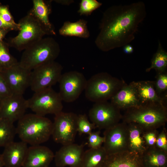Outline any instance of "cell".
<instances>
[{"label":"cell","mask_w":167,"mask_h":167,"mask_svg":"<svg viewBox=\"0 0 167 167\" xmlns=\"http://www.w3.org/2000/svg\"><path fill=\"white\" fill-rule=\"evenodd\" d=\"M146 14L142 2L110 6L103 14L95 41L96 46L106 52L128 44Z\"/></svg>","instance_id":"6da1fadb"},{"label":"cell","mask_w":167,"mask_h":167,"mask_svg":"<svg viewBox=\"0 0 167 167\" xmlns=\"http://www.w3.org/2000/svg\"><path fill=\"white\" fill-rule=\"evenodd\" d=\"M122 119L127 124H138L145 131L157 130L167 122V105L154 103L130 108L125 110Z\"/></svg>","instance_id":"7a4b0ae2"},{"label":"cell","mask_w":167,"mask_h":167,"mask_svg":"<svg viewBox=\"0 0 167 167\" xmlns=\"http://www.w3.org/2000/svg\"><path fill=\"white\" fill-rule=\"evenodd\" d=\"M53 122L49 118L34 114H25L18 121L16 133L22 141L31 146L40 145L51 136Z\"/></svg>","instance_id":"3957f363"},{"label":"cell","mask_w":167,"mask_h":167,"mask_svg":"<svg viewBox=\"0 0 167 167\" xmlns=\"http://www.w3.org/2000/svg\"><path fill=\"white\" fill-rule=\"evenodd\" d=\"M60 52L59 45L53 38H43L23 51L19 63L24 68L32 71L55 61Z\"/></svg>","instance_id":"277c9868"},{"label":"cell","mask_w":167,"mask_h":167,"mask_svg":"<svg viewBox=\"0 0 167 167\" xmlns=\"http://www.w3.org/2000/svg\"><path fill=\"white\" fill-rule=\"evenodd\" d=\"M126 84L123 80L108 73H99L87 80L85 96L88 100L94 103L107 101Z\"/></svg>","instance_id":"5b68a950"},{"label":"cell","mask_w":167,"mask_h":167,"mask_svg":"<svg viewBox=\"0 0 167 167\" xmlns=\"http://www.w3.org/2000/svg\"><path fill=\"white\" fill-rule=\"evenodd\" d=\"M18 23L19 27L18 34L9 38L6 43L9 47L19 51H24L46 35L38 22L28 13Z\"/></svg>","instance_id":"8992f818"},{"label":"cell","mask_w":167,"mask_h":167,"mask_svg":"<svg viewBox=\"0 0 167 167\" xmlns=\"http://www.w3.org/2000/svg\"><path fill=\"white\" fill-rule=\"evenodd\" d=\"M27 100L28 108L35 113L45 116L48 114L54 115L62 111L63 106L58 92L51 88L34 92Z\"/></svg>","instance_id":"52a82bcc"},{"label":"cell","mask_w":167,"mask_h":167,"mask_svg":"<svg viewBox=\"0 0 167 167\" xmlns=\"http://www.w3.org/2000/svg\"><path fill=\"white\" fill-rule=\"evenodd\" d=\"M63 67L55 61L41 65L31 71L30 86L34 92L51 87L58 83Z\"/></svg>","instance_id":"ba28073f"},{"label":"cell","mask_w":167,"mask_h":167,"mask_svg":"<svg viewBox=\"0 0 167 167\" xmlns=\"http://www.w3.org/2000/svg\"><path fill=\"white\" fill-rule=\"evenodd\" d=\"M78 115L62 111L55 115L51 136L54 142L62 145L73 143L77 132Z\"/></svg>","instance_id":"9c48e42d"},{"label":"cell","mask_w":167,"mask_h":167,"mask_svg":"<svg viewBox=\"0 0 167 167\" xmlns=\"http://www.w3.org/2000/svg\"><path fill=\"white\" fill-rule=\"evenodd\" d=\"M88 115L96 128L104 130L119 122L122 117L121 110L108 101L95 103Z\"/></svg>","instance_id":"30bf717a"},{"label":"cell","mask_w":167,"mask_h":167,"mask_svg":"<svg viewBox=\"0 0 167 167\" xmlns=\"http://www.w3.org/2000/svg\"><path fill=\"white\" fill-rule=\"evenodd\" d=\"M87 80L83 73L77 71L62 74L58 83L62 101L70 103L76 100L84 91Z\"/></svg>","instance_id":"8fae6325"},{"label":"cell","mask_w":167,"mask_h":167,"mask_svg":"<svg viewBox=\"0 0 167 167\" xmlns=\"http://www.w3.org/2000/svg\"><path fill=\"white\" fill-rule=\"evenodd\" d=\"M103 147L107 155L128 150L127 124L122 122L105 130Z\"/></svg>","instance_id":"7c38bea8"},{"label":"cell","mask_w":167,"mask_h":167,"mask_svg":"<svg viewBox=\"0 0 167 167\" xmlns=\"http://www.w3.org/2000/svg\"><path fill=\"white\" fill-rule=\"evenodd\" d=\"M31 71L22 67L19 62L12 66L1 71L12 93L23 95L30 86Z\"/></svg>","instance_id":"4fadbf2b"},{"label":"cell","mask_w":167,"mask_h":167,"mask_svg":"<svg viewBox=\"0 0 167 167\" xmlns=\"http://www.w3.org/2000/svg\"><path fill=\"white\" fill-rule=\"evenodd\" d=\"M28 108L27 100L23 95L12 94L2 100L0 118L14 123L24 116Z\"/></svg>","instance_id":"5bb4252c"},{"label":"cell","mask_w":167,"mask_h":167,"mask_svg":"<svg viewBox=\"0 0 167 167\" xmlns=\"http://www.w3.org/2000/svg\"><path fill=\"white\" fill-rule=\"evenodd\" d=\"M84 145L74 143L62 145L56 152L54 159L58 167H79Z\"/></svg>","instance_id":"9a60e30c"},{"label":"cell","mask_w":167,"mask_h":167,"mask_svg":"<svg viewBox=\"0 0 167 167\" xmlns=\"http://www.w3.org/2000/svg\"><path fill=\"white\" fill-rule=\"evenodd\" d=\"M52 0H33L32 7L28 13L40 24L47 35H55V28L49 19Z\"/></svg>","instance_id":"2e32d148"},{"label":"cell","mask_w":167,"mask_h":167,"mask_svg":"<svg viewBox=\"0 0 167 167\" xmlns=\"http://www.w3.org/2000/svg\"><path fill=\"white\" fill-rule=\"evenodd\" d=\"M54 155L46 146H31L28 148L22 167H48Z\"/></svg>","instance_id":"e0dca14e"},{"label":"cell","mask_w":167,"mask_h":167,"mask_svg":"<svg viewBox=\"0 0 167 167\" xmlns=\"http://www.w3.org/2000/svg\"><path fill=\"white\" fill-rule=\"evenodd\" d=\"M101 167H144L142 154L126 150L107 155Z\"/></svg>","instance_id":"ac0fdd59"},{"label":"cell","mask_w":167,"mask_h":167,"mask_svg":"<svg viewBox=\"0 0 167 167\" xmlns=\"http://www.w3.org/2000/svg\"><path fill=\"white\" fill-rule=\"evenodd\" d=\"M110 102L121 110L126 109L140 105L135 81L126 84L110 99Z\"/></svg>","instance_id":"d6986e66"},{"label":"cell","mask_w":167,"mask_h":167,"mask_svg":"<svg viewBox=\"0 0 167 167\" xmlns=\"http://www.w3.org/2000/svg\"><path fill=\"white\" fill-rule=\"evenodd\" d=\"M2 154L5 167H22L28 147L21 141H13L4 147Z\"/></svg>","instance_id":"ffe728a7"},{"label":"cell","mask_w":167,"mask_h":167,"mask_svg":"<svg viewBox=\"0 0 167 167\" xmlns=\"http://www.w3.org/2000/svg\"><path fill=\"white\" fill-rule=\"evenodd\" d=\"M127 124L128 150L142 155L148 148L144 138L145 131L137 124L134 123Z\"/></svg>","instance_id":"44dd1931"},{"label":"cell","mask_w":167,"mask_h":167,"mask_svg":"<svg viewBox=\"0 0 167 167\" xmlns=\"http://www.w3.org/2000/svg\"><path fill=\"white\" fill-rule=\"evenodd\" d=\"M135 84L140 105L154 103L167 105V101L160 98L157 94L155 89L154 81L135 82Z\"/></svg>","instance_id":"7402d4cb"},{"label":"cell","mask_w":167,"mask_h":167,"mask_svg":"<svg viewBox=\"0 0 167 167\" xmlns=\"http://www.w3.org/2000/svg\"><path fill=\"white\" fill-rule=\"evenodd\" d=\"M87 21L80 19L76 22H65L59 30L60 35L65 36H75L87 39L90 36Z\"/></svg>","instance_id":"603a6c76"},{"label":"cell","mask_w":167,"mask_h":167,"mask_svg":"<svg viewBox=\"0 0 167 167\" xmlns=\"http://www.w3.org/2000/svg\"><path fill=\"white\" fill-rule=\"evenodd\" d=\"M142 155L144 167H167V152L156 146L148 147Z\"/></svg>","instance_id":"cb8c5ba5"},{"label":"cell","mask_w":167,"mask_h":167,"mask_svg":"<svg viewBox=\"0 0 167 167\" xmlns=\"http://www.w3.org/2000/svg\"><path fill=\"white\" fill-rule=\"evenodd\" d=\"M107 155L102 146L89 148L84 151L79 167H101Z\"/></svg>","instance_id":"d4e9b609"},{"label":"cell","mask_w":167,"mask_h":167,"mask_svg":"<svg viewBox=\"0 0 167 167\" xmlns=\"http://www.w3.org/2000/svg\"><path fill=\"white\" fill-rule=\"evenodd\" d=\"M16 134V128L14 123L0 118V147H4L14 141Z\"/></svg>","instance_id":"484cf974"},{"label":"cell","mask_w":167,"mask_h":167,"mask_svg":"<svg viewBox=\"0 0 167 167\" xmlns=\"http://www.w3.org/2000/svg\"><path fill=\"white\" fill-rule=\"evenodd\" d=\"M167 67V53L159 42L157 50L152 59L151 65L146 71L148 72L154 69L157 73H161L166 71Z\"/></svg>","instance_id":"4316f807"},{"label":"cell","mask_w":167,"mask_h":167,"mask_svg":"<svg viewBox=\"0 0 167 167\" xmlns=\"http://www.w3.org/2000/svg\"><path fill=\"white\" fill-rule=\"evenodd\" d=\"M9 46L3 41L0 42V71L9 68L18 63L9 52Z\"/></svg>","instance_id":"83f0119b"},{"label":"cell","mask_w":167,"mask_h":167,"mask_svg":"<svg viewBox=\"0 0 167 167\" xmlns=\"http://www.w3.org/2000/svg\"><path fill=\"white\" fill-rule=\"evenodd\" d=\"M154 83L155 91L158 96L163 100L167 101V72L157 73Z\"/></svg>","instance_id":"f1b7e54d"},{"label":"cell","mask_w":167,"mask_h":167,"mask_svg":"<svg viewBox=\"0 0 167 167\" xmlns=\"http://www.w3.org/2000/svg\"><path fill=\"white\" fill-rule=\"evenodd\" d=\"M77 132L80 135H89L95 129L96 126L88 119L85 114H80L77 116Z\"/></svg>","instance_id":"f546056e"},{"label":"cell","mask_w":167,"mask_h":167,"mask_svg":"<svg viewBox=\"0 0 167 167\" xmlns=\"http://www.w3.org/2000/svg\"><path fill=\"white\" fill-rule=\"evenodd\" d=\"M102 3L96 0H82L78 12L80 15L88 16L100 7Z\"/></svg>","instance_id":"4dcf8cb0"},{"label":"cell","mask_w":167,"mask_h":167,"mask_svg":"<svg viewBox=\"0 0 167 167\" xmlns=\"http://www.w3.org/2000/svg\"><path fill=\"white\" fill-rule=\"evenodd\" d=\"M88 135V143L90 148L96 149L102 146L104 138L100 136V131H92Z\"/></svg>","instance_id":"1f68e13d"},{"label":"cell","mask_w":167,"mask_h":167,"mask_svg":"<svg viewBox=\"0 0 167 167\" xmlns=\"http://www.w3.org/2000/svg\"><path fill=\"white\" fill-rule=\"evenodd\" d=\"M12 94L1 72L0 71V99L2 100Z\"/></svg>","instance_id":"d6a6232c"},{"label":"cell","mask_w":167,"mask_h":167,"mask_svg":"<svg viewBox=\"0 0 167 167\" xmlns=\"http://www.w3.org/2000/svg\"><path fill=\"white\" fill-rule=\"evenodd\" d=\"M158 134L157 130H151L145 132L144 138L148 147H153L156 146Z\"/></svg>","instance_id":"836d02e7"},{"label":"cell","mask_w":167,"mask_h":167,"mask_svg":"<svg viewBox=\"0 0 167 167\" xmlns=\"http://www.w3.org/2000/svg\"><path fill=\"white\" fill-rule=\"evenodd\" d=\"M0 16L6 21L9 23L15 25L18 24L15 22L7 6L0 4Z\"/></svg>","instance_id":"e575fe53"},{"label":"cell","mask_w":167,"mask_h":167,"mask_svg":"<svg viewBox=\"0 0 167 167\" xmlns=\"http://www.w3.org/2000/svg\"><path fill=\"white\" fill-rule=\"evenodd\" d=\"M165 128L159 133L156 140V146L158 148L167 152V136Z\"/></svg>","instance_id":"d590c367"},{"label":"cell","mask_w":167,"mask_h":167,"mask_svg":"<svg viewBox=\"0 0 167 167\" xmlns=\"http://www.w3.org/2000/svg\"><path fill=\"white\" fill-rule=\"evenodd\" d=\"M0 28L8 29L10 31H19V24L15 25L6 22L0 16Z\"/></svg>","instance_id":"8d00e7d4"},{"label":"cell","mask_w":167,"mask_h":167,"mask_svg":"<svg viewBox=\"0 0 167 167\" xmlns=\"http://www.w3.org/2000/svg\"><path fill=\"white\" fill-rule=\"evenodd\" d=\"M55 2L64 5H69L74 2L73 0H53Z\"/></svg>","instance_id":"74e56055"},{"label":"cell","mask_w":167,"mask_h":167,"mask_svg":"<svg viewBox=\"0 0 167 167\" xmlns=\"http://www.w3.org/2000/svg\"><path fill=\"white\" fill-rule=\"evenodd\" d=\"M123 51L126 54H131L134 51V48L131 45L127 44L124 46Z\"/></svg>","instance_id":"f35d334b"},{"label":"cell","mask_w":167,"mask_h":167,"mask_svg":"<svg viewBox=\"0 0 167 167\" xmlns=\"http://www.w3.org/2000/svg\"><path fill=\"white\" fill-rule=\"evenodd\" d=\"M11 31L10 30L0 28V42L3 41L7 33Z\"/></svg>","instance_id":"ab89813d"},{"label":"cell","mask_w":167,"mask_h":167,"mask_svg":"<svg viewBox=\"0 0 167 167\" xmlns=\"http://www.w3.org/2000/svg\"><path fill=\"white\" fill-rule=\"evenodd\" d=\"M3 166H4V164L2 155L0 153V167H3Z\"/></svg>","instance_id":"60d3db41"},{"label":"cell","mask_w":167,"mask_h":167,"mask_svg":"<svg viewBox=\"0 0 167 167\" xmlns=\"http://www.w3.org/2000/svg\"><path fill=\"white\" fill-rule=\"evenodd\" d=\"M1 104H2V100L0 99V111H1Z\"/></svg>","instance_id":"b9f144b4"}]
</instances>
